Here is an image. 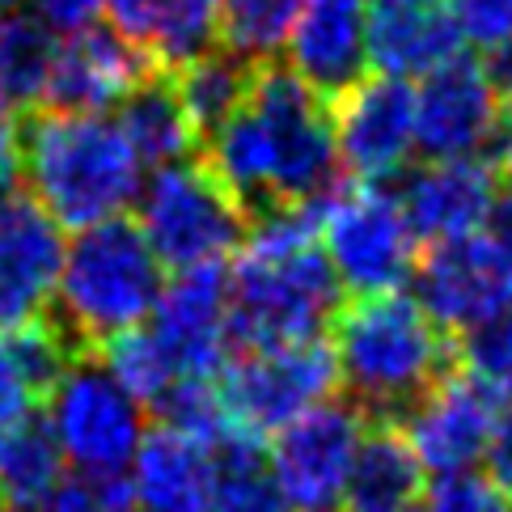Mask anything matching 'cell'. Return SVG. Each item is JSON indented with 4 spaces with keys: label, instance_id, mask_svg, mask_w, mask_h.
Segmentation results:
<instances>
[{
    "label": "cell",
    "instance_id": "6da1fadb",
    "mask_svg": "<svg viewBox=\"0 0 512 512\" xmlns=\"http://www.w3.org/2000/svg\"><path fill=\"white\" fill-rule=\"evenodd\" d=\"M208 166L254 216L271 208H322L343 174L331 98L297 68L259 60L246 102L208 136Z\"/></svg>",
    "mask_w": 512,
    "mask_h": 512
},
{
    "label": "cell",
    "instance_id": "7a4b0ae2",
    "mask_svg": "<svg viewBox=\"0 0 512 512\" xmlns=\"http://www.w3.org/2000/svg\"><path fill=\"white\" fill-rule=\"evenodd\" d=\"M322 208H271L229 267V331L237 347L322 339L339 314V276L322 250Z\"/></svg>",
    "mask_w": 512,
    "mask_h": 512
},
{
    "label": "cell",
    "instance_id": "3957f363",
    "mask_svg": "<svg viewBox=\"0 0 512 512\" xmlns=\"http://www.w3.org/2000/svg\"><path fill=\"white\" fill-rule=\"evenodd\" d=\"M339 386L369 419H402L445 373L457 369V343L419 297L356 292L331 322Z\"/></svg>",
    "mask_w": 512,
    "mask_h": 512
},
{
    "label": "cell",
    "instance_id": "277c9868",
    "mask_svg": "<svg viewBox=\"0 0 512 512\" xmlns=\"http://www.w3.org/2000/svg\"><path fill=\"white\" fill-rule=\"evenodd\" d=\"M17 149H22V178L30 195L64 229L123 216L144 191L140 153L123 136L119 119H102L98 111L47 106L17 123Z\"/></svg>",
    "mask_w": 512,
    "mask_h": 512
},
{
    "label": "cell",
    "instance_id": "5b68a950",
    "mask_svg": "<svg viewBox=\"0 0 512 512\" xmlns=\"http://www.w3.org/2000/svg\"><path fill=\"white\" fill-rule=\"evenodd\" d=\"M161 288H166V263L144 225L106 216L98 225L77 229V242H68L56 288L60 322L81 347L98 352L102 343L153 318Z\"/></svg>",
    "mask_w": 512,
    "mask_h": 512
},
{
    "label": "cell",
    "instance_id": "8992f818",
    "mask_svg": "<svg viewBox=\"0 0 512 512\" xmlns=\"http://www.w3.org/2000/svg\"><path fill=\"white\" fill-rule=\"evenodd\" d=\"M140 225L170 271L225 263L242 250L254 212L208 161H170L157 166L140 191Z\"/></svg>",
    "mask_w": 512,
    "mask_h": 512
},
{
    "label": "cell",
    "instance_id": "52a82bcc",
    "mask_svg": "<svg viewBox=\"0 0 512 512\" xmlns=\"http://www.w3.org/2000/svg\"><path fill=\"white\" fill-rule=\"evenodd\" d=\"M339 386L335 352L322 339L237 347L216 373L225 419L250 436H271L309 407H318Z\"/></svg>",
    "mask_w": 512,
    "mask_h": 512
},
{
    "label": "cell",
    "instance_id": "ba28073f",
    "mask_svg": "<svg viewBox=\"0 0 512 512\" xmlns=\"http://www.w3.org/2000/svg\"><path fill=\"white\" fill-rule=\"evenodd\" d=\"M51 432L81 474H127L144 445V402L115 377L102 352H81L51 390Z\"/></svg>",
    "mask_w": 512,
    "mask_h": 512
},
{
    "label": "cell",
    "instance_id": "9c48e42d",
    "mask_svg": "<svg viewBox=\"0 0 512 512\" xmlns=\"http://www.w3.org/2000/svg\"><path fill=\"white\" fill-rule=\"evenodd\" d=\"M322 250L335 276L352 292H390L415 276V242L398 195L386 182L339 187L322 204Z\"/></svg>",
    "mask_w": 512,
    "mask_h": 512
},
{
    "label": "cell",
    "instance_id": "30bf717a",
    "mask_svg": "<svg viewBox=\"0 0 512 512\" xmlns=\"http://www.w3.org/2000/svg\"><path fill=\"white\" fill-rule=\"evenodd\" d=\"M419 301L449 331H470L512 305V199L491 212L483 229L436 242L415 263Z\"/></svg>",
    "mask_w": 512,
    "mask_h": 512
},
{
    "label": "cell",
    "instance_id": "8fae6325",
    "mask_svg": "<svg viewBox=\"0 0 512 512\" xmlns=\"http://www.w3.org/2000/svg\"><path fill=\"white\" fill-rule=\"evenodd\" d=\"M364 432H369V411H360L352 398H326L284 424L267 449V462L288 504L297 512L343 508L347 474H352Z\"/></svg>",
    "mask_w": 512,
    "mask_h": 512
},
{
    "label": "cell",
    "instance_id": "7c38bea8",
    "mask_svg": "<svg viewBox=\"0 0 512 512\" xmlns=\"http://www.w3.org/2000/svg\"><path fill=\"white\" fill-rule=\"evenodd\" d=\"M144 326H149V335L157 339L178 390L191 386V381H216V373H221V364L229 360V347H233L229 267L204 263V267L174 271V280L161 288V301Z\"/></svg>",
    "mask_w": 512,
    "mask_h": 512
},
{
    "label": "cell",
    "instance_id": "4fadbf2b",
    "mask_svg": "<svg viewBox=\"0 0 512 512\" xmlns=\"http://www.w3.org/2000/svg\"><path fill=\"white\" fill-rule=\"evenodd\" d=\"M504 415V398L474 373H445L398 419L428 474H462L487 462L491 436Z\"/></svg>",
    "mask_w": 512,
    "mask_h": 512
},
{
    "label": "cell",
    "instance_id": "5bb4252c",
    "mask_svg": "<svg viewBox=\"0 0 512 512\" xmlns=\"http://www.w3.org/2000/svg\"><path fill=\"white\" fill-rule=\"evenodd\" d=\"M335 140L356 182H394L415 149V89L407 77L377 72L335 102Z\"/></svg>",
    "mask_w": 512,
    "mask_h": 512
},
{
    "label": "cell",
    "instance_id": "9a60e30c",
    "mask_svg": "<svg viewBox=\"0 0 512 512\" xmlns=\"http://www.w3.org/2000/svg\"><path fill=\"white\" fill-rule=\"evenodd\" d=\"M504 127V106L487 68L449 60L415 89V149L428 161L479 157Z\"/></svg>",
    "mask_w": 512,
    "mask_h": 512
},
{
    "label": "cell",
    "instance_id": "2e32d148",
    "mask_svg": "<svg viewBox=\"0 0 512 512\" xmlns=\"http://www.w3.org/2000/svg\"><path fill=\"white\" fill-rule=\"evenodd\" d=\"M64 225L34 195L0 204V331L43 318L64 271Z\"/></svg>",
    "mask_w": 512,
    "mask_h": 512
},
{
    "label": "cell",
    "instance_id": "e0dca14e",
    "mask_svg": "<svg viewBox=\"0 0 512 512\" xmlns=\"http://www.w3.org/2000/svg\"><path fill=\"white\" fill-rule=\"evenodd\" d=\"M153 72H161L157 60L140 43L127 39L119 26L89 22L81 30H68V39H60L43 106L102 115L111 106H119Z\"/></svg>",
    "mask_w": 512,
    "mask_h": 512
},
{
    "label": "cell",
    "instance_id": "ac0fdd59",
    "mask_svg": "<svg viewBox=\"0 0 512 512\" xmlns=\"http://www.w3.org/2000/svg\"><path fill=\"white\" fill-rule=\"evenodd\" d=\"M402 216L419 242H453L491 221L500 208V174L483 157H445L407 174L394 187Z\"/></svg>",
    "mask_w": 512,
    "mask_h": 512
},
{
    "label": "cell",
    "instance_id": "d6986e66",
    "mask_svg": "<svg viewBox=\"0 0 512 512\" xmlns=\"http://www.w3.org/2000/svg\"><path fill=\"white\" fill-rule=\"evenodd\" d=\"M288 60L331 102L347 94L369 68V0H301Z\"/></svg>",
    "mask_w": 512,
    "mask_h": 512
},
{
    "label": "cell",
    "instance_id": "ffe728a7",
    "mask_svg": "<svg viewBox=\"0 0 512 512\" xmlns=\"http://www.w3.org/2000/svg\"><path fill=\"white\" fill-rule=\"evenodd\" d=\"M466 34L449 0H369V68L390 77H428L462 56Z\"/></svg>",
    "mask_w": 512,
    "mask_h": 512
},
{
    "label": "cell",
    "instance_id": "44dd1931",
    "mask_svg": "<svg viewBox=\"0 0 512 512\" xmlns=\"http://www.w3.org/2000/svg\"><path fill=\"white\" fill-rule=\"evenodd\" d=\"M136 512H208L212 504V445L178 424H157L132 462Z\"/></svg>",
    "mask_w": 512,
    "mask_h": 512
},
{
    "label": "cell",
    "instance_id": "7402d4cb",
    "mask_svg": "<svg viewBox=\"0 0 512 512\" xmlns=\"http://www.w3.org/2000/svg\"><path fill=\"white\" fill-rule=\"evenodd\" d=\"M428 470L411 449L398 419H369V432L356 449L347 474L343 508L347 512H411L424 496Z\"/></svg>",
    "mask_w": 512,
    "mask_h": 512
},
{
    "label": "cell",
    "instance_id": "603a6c76",
    "mask_svg": "<svg viewBox=\"0 0 512 512\" xmlns=\"http://www.w3.org/2000/svg\"><path fill=\"white\" fill-rule=\"evenodd\" d=\"M216 5L221 0H106L111 22L166 72L212 51Z\"/></svg>",
    "mask_w": 512,
    "mask_h": 512
},
{
    "label": "cell",
    "instance_id": "cb8c5ba5",
    "mask_svg": "<svg viewBox=\"0 0 512 512\" xmlns=\"http://www.w3.org/2000/svg\"><path fill=\"white\" fill-rule=\"evenodd\" d=\"M119 127L132 140L144 166H170V161H187L195 149V123L187 106L178 98V85L166 68L144 77L132 94L119 102Z\"/></svg>",
    "mask_w": 512,
    "mask_h": 512
},
{
    "label": "cell",
    "instance_id": "d4e9b609",
    "mask_svg": "<svg viewBox=\"0 0 512 512\" xmlns=\"http://www.w3.org/2000/svg\"><path fill=\"white\" fill-rule=\"evenodd\" d=\"M212 504L208 512H297L271 474L259 436L229 424L212 436Z\"/></svg>",
    "mask_w": 512,
    "mask_h": 512
},
{
    "label": "cell",
    "instance_id": "484cf974",
    "mask_svg": "<svg viewBox=\"0 0 512 512\" xmlns=\"http://www.w3.org/2000/svg\"><path fill=\"white\" fill-rule=\"evenodd\" d=\"M56 26L39 13H0V94L13 111H34L47 98L56 64Z\"/></svg>",
    "mask_w": 512,
    "mask_h": 512
},
{
    "label": "cell",
    "instance_id": "4316f807",
    "mask_svg": "<svg viewBox=\"0 0 512 512\" xmlns=\"http://www.w3.org/2000/svg\"><path fill=\"white\" fill-rule=\"evenodd\" d=\"M68 457L51 432V419L34 415L13 436V445L0 457V508L5 512H47L51 496L64 487Z\"/></svg>",
    "mask_w": 512,
    "mask_h": 512
},
{
    "label": "cell",
    "instance_id": "83f0119b",
    "mask_svg": "<svg viewBox=\"0 0 512 512\" xmlns=\"http://www.w3.org/2000/svg\"><path fill=\"white\" fill-rule=\"evenodd\" d=\"M250 77H254V64L233 56V51H225V47L204 51V56H195V60L174 68L178 98H182V106H187L199 140H208L216 127L246 102Z\"/></svg>",
    "mask_w": 512,
    "mask_h": 512
},
{
    "label": "cell",
    "instance_id": "f1b7e54d",
    "mask_svg": "<svg viewBox=\"0 0 512 512\" xmlns=\"http://www.w3.org/2000/svg\"><path fill=\"white\" fill-rule=\"evenodd\" d=\"M301 0H221L216 5V43L250 64L271 60L288 47Z\"/></svg>",
    "mask_w": 512,
    "mask_h": 512
},
{
    "label": "cell",
    "instance_id": "f546056e",
    "mask_svg": "<svg viewBox=\"0 0 512 512\" xmlns=\"http://www.w3.org/2000/svg\"><path fill=\"white\" fill-rule=\"evenodd\" d=\"M457 364L487 381L500 398H512V305L470 326L466 339L457 343Z\"/></svg>",
    "mask_w": 512,
    "mask_h": 512
},
{
    "label": "cell",
    "instance_id": "4dcf8cb0",
    "mask_svg": "<svg viewBox=\"0 0 512 512\" xmlns=\"http://www.w3.org/2000/svg\"><path fill=\"white\" fill-rule=\"evenodd\" d=\"M43 402L47 398L39 394V386L30 381V373L22 369V360L13 352L9 331H0V457H5L13 436L30 424Z\"/></svg>",
    "mask_w": 512,
    "mask_h": 512
},
{
    "label": "cell",
    "instance_id": "1f68e13d",
    "mask_svg": "<svg viewBox=\"0 0 512 512\" xmlns=\"http://www.w3.org/2000/svg\"><path fill=\"white\" fill-rule=\"evenodd\" d=\"M424 512H512L504 483L491 479L479 470H462V474H445L436 479L428 491V508Z\"/></svg>",
    "mask_w": 512,
    "mask_h": 512
},
{
    "label": "cell",
    "instance_id": "d6a6232c",
    "mask_svg": "<svg viewBox=\"0 0 512 512\" xmlns=\"http://www.w3.org/2000/svg\"><path fill=\"white\" fill-rule=\"evenodd\" d=\"M47 512H136L127 474H77L51 496Z\"/></svg>",
    "mask_w": 512,
    "mask_h": 512
},
{
    "label": "cell",
    "instance_id": "836d02e7",
    "mask_svg": "<svg viewBox=\"0 0 512 512\" xmlns=\"http://www.w3.org/2000/svg\"><path fill=\"white\" fill-rule=\"evenodd\" d=\"M449 9L474 47L491 51L512 39V0H449Z\"/></svg>",
    "mask_w": 512,
    "mask_h": 512
},
{
    "label": "cell",
    "instance_id": "e575fe53",
    "mask_svg": "<svg viewBox=\"0 0 512 512\" xmlns=\"http://www.w3.org/2000/svg\"><path fill=\"white\" fill-rule=\"evenodd\" d=\"M22 178V149H17V123H13V106L0 94V204L17 191Z\"/></svg>",
    "mask_w": 512,
    "mask_h": 512
},
{
    "label": "cell",
    "instance_id": "d590c367",
    "mask_svg": "<svg viewBox=\"0 0 512 512\" xmlns=\"http://www.w3.org/2000/svg\"><path fill=\"white\" fill-rule=\"evenodd\" d=\"M106 5V0H34V13L47 17L56 30H81L98 17V9Z\"/></svg>",
    "mask_w": 512,
    "mask_h": 512
},
{
    "label": "cell",
    "instance_id": "8d00e7d4",
    "mask_svg": "<svg viewBox=\"0 0 512 512\" xmlns=\"http://www.w3.org/2000/svg\"><path fill=\"white\" fill-rule=\"evenodd\" d=\"M487 466H491V479L512 487V411L500 415L496 436H491V449H487Z\"/></svg>",
    "mask_w": 512,
    "mask_h": 512
},
{
    "label": "cell",
    "instance_id": "74e56055",
    "mask_svg": "<svg viewBox=\"0 0 512 512\" xmlns=\"http://www.w3.org/2000/svg\"><path fill=\"white\" fill-rule=\"evenodd\" d=\"M483 68H487L491 85H496L500 106H508V102H512V39H508V43H500V47H491Z\"/></svg>",
    "mask_w": 512,
    "mask_h": 512
},
{
    "label": "cell",
    "instance_id": "f35d334b",
    "mask_svg": "<svg viewBox=\"0 0 512 512\" xmlns=\"http://www.w3.org/2000/svg\"><path fill=\"white\" fill-rule=\"evenodd\" d=\"M500 166H504V187H508V195H512V140H508V149H504V161H500Z\"/></svg>",
    "mask_w": 512,
    "mask_h": 512
},
{
    "label": "cell",
    "instance_id": "ab89813d",
    "mask_svg": "<svg viewBox=\"0 0 512 512\" xmlns=\"http://www.w3.org/2000/svg\"><path fill=\"white\" fill-rule=\"evenodd\" d=\"M17 5H22V0H0V13H13Z\"/></svg>",
    "mask_w": 512,
    "mask_h": 512
},
{
    "label": "cell",
    "instance_id": "60d3db41",
    "mask_svg": "<svg viewBox=\"0 0 512 512\" xmlns=\"http://www.w3.org/2000/svg\"><path fill=\"white\" fill-rule=\"evenodd\" d=\"M322 512H339V508H322ZM343 512H347V508H343Z\"/></svg>",
    "mask_w": 512,
    "mask_h": 512
},
{
    "label": "cell",
    "instance_id": "b9f144b4",
    "mask_svg": "<svg viewBox=\"0 0 512 512\" xmlns=\"http://www.w3.org/2000/svg\"><path fill=\"white\" fill-rule=\"evenodd\" d=\"M411 512H419V508H411Z\"/></svg>",
    "mask_w": 512,
    "mask_h": 512
},
{
    "label": "cell",
    "instance_id": "7bdbcfd3",
    "mask_svg": "<svg viewBox=\"0 0 512 512\" xmlns=\"http://www.w3.org/2000/svg\"><path fill=\"white\" fill-rule=\"evenodd\" d=\"M0 512H5V508H0Z\"/></svg>",
    "mask_w": 512,
    "mask_h": 512
},
{
    "label": "cell",
    "instance_id": "ee69618b",
    "mask_svg": "<svg viewBox=\"0 0 512 512\" xmlns=\"http://www.w3.org/2000/svg\"><path fill=\"white\" fill-rule=\"evenodd\" d=\"M508 504H512V500H508Z\"/></svg>",
    "mask_w": 512,
    "mask_h": 512
}]
</instances>
